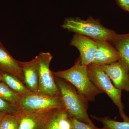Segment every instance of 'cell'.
Instances as JSON below:
<instances>
[{
    "label": "cell",
    "mask_w": 129,
    "mask_h": 129,
    "mask_svg": "<svg viewBox=\"0 0 129 129\" xmlns=\"http://www.w3.org/2000/svg\"><path fill=\"white\" fill-rule=\"evenodd\" d=\"M52 73L55 77L62 79L73 86L89 102L94 101L98 95L103 93L90 80L87 66L81 63L80 57L69 69Z\"/></svg>",
    "instance_id": "obj_1"
},
{
    "label": "cell",
    "mask_w": 129,
    "mask_h": 129,
    "mask_svg": "<svg viewBox=\"0 0 129 129\" xmlns=\"http://www.w3.org/2000/svg\"><path fill=\"white\" fill-rule=\"evenodd\" d=\"M54 77L60 90L63 107L69 116L80 122L93 123L88 113L89 101L70 83L62 79Z\"/></svg>",
    "instance_id": "obj_2"
},
{
    "label": "cell",
    "mask_w": 129,
    "mask_h": 129,
    "mask_svg": "<svg viewBox=\"0 0 129 129\" xmlns=\"http://www.w3.org/2000/svg\"><path fill=\"white\" fill-rule=\"evenodd\" d=\"M61 26L63 28L75 34L94 39L108 41L116 33L114 30L104 27L98 20L91 17L86 20L79 17L67 18Z\"/></svg>",
    "instance_id": "obj_3"
},
{
    "label": "cell",
    "mask_w": 129,
    "mask_h": 129,
    "mask_svg": "<svg viewBox=\"0 0 129 129\" xmlns=\"http://www.w3.org/2000/svg\"><path fill=\"white\" fill-rule=\"evenodd\" d=\"M88 76L90 80L101 90L105 93L117 106L123 121H129V118L124 112L122 103V90L116 88L107 74L99 66L91 63L87 66Z\"/></svg>",
    "instance_id": "obj_4"
},
{
    "label": "cell",
    "mask_w": 129,
    "mask_h": 129,
    "mask_svg": "<svg viewBox=\"0 0 129 129\" xmlns=\"http://www.w3.org/2000/svg\"><path fill=\"white\" fill-rule=\"evenodd\" d=\"M37 57L40 94L51 96H60L59 88L55 81L53 73L50 69L53 56L50 52H42Z\"/></svg>",
    "instance_id": "obj_5"
},
{
    "label": "cell",
    "mask_w": 129,
    "mask_h": 129,
    "mask_svg": "<svg viewBox=\"0 0 129 129\" xmlns=\"http://www.w3.org/2000/svg\"><path fill=\"white\" fill-rule=\"evenodd\" d=\"M18 106L23 111L28 112H39L64 108L61 96L35 93L21 97Z\"/></svg>",
    "instance_id": "obj_6"
},
{
    "label": "cell",
    "mask_w": 129,
    "mask_h": 129,
    "mask_svg": "<svg viewBox=\"0 0 129 129\" xmlns=\"http://www.w3.org/2000/svg\"><path fill=\"white\" fill-rule=\"evenodd\" d=\"M99 66L107 74L116 88L129 92L128 69L127 64L122 58L111 64Z\"/></svg>",
    "instance_id": "obj_7"
},
{
    "label": "cell",
    "mask_w": 129,
    "mask_h": 129,
    "mask_svg": "<svg viewBox=\"0 0 129 129\" xmlns=\"http://www.w3.org/2000/svg\"><path fill=\"white\" fill-rule=\"evenodd\" d=\"M70 45L76 47L79 51L82 64L88 66L93 62L96 48V43L94 39L75 34Z\"/></svg>",
    "instance_id": "obj_8"
},
{
    "label": "cell",
    "mask_w": 129,
    "mask_h": 129,
    "mask_svg": "<svg viewBox=\"0 0 129 129\" xmlns=\"http://www.w3.org/2000/svg\"><path fill=\"white\" fill-rule=\"evenodd\" d=\"M95 40L96 48L94 60L92 63L97 65L111 64L121 58L118 51L108 41Z\"/></svg>",
    "instance_id": "obj_9"
},
{
    "label": "cell",
    "mask_w": 129,
    "mask_h": 129,
    "mask_svg": "<svg viewBox=\"0 0 129 129\" xmlns=\"http://www.w3.org/2000/svg\"><path fill=\"white\" fill-rule=\"evenodd\" d=\"M19 63L23 73L25 86L33 93L40 94L37 56L29 61H19Z\"/></svg>",
    "instance_id": "obj_10"
},
{
    "label": "cell",
    "mask_w": 129,
    "mask_h": 129,
    "mask_svg": "<svg viewBox=\"0 0 129 129\" xmlns=\"http://www.w3.org/2000/svg\"><path fill=\"white\" fill-rule=\"evenodd\" d=\"M0 72L17 77L24 83V77L19 61L12 56L0 41Z\"/></svg>",
    "instance_id": "obj_11"
},
{
    "label": "cell",
    "mask_w": 129,
    "mask_h": 129,
    "mask_svg": "<svg viewBox=\"0 0 129 129\" xmlns=\"http://www.w3.org/2000/svg\"><path fill=\"white\" fill-rule=\"evenodd\" d=\"M53 109L39 112H28L22 110L19 129H41Z\"/></svg>",
    "instance_id": "obj_12"
},
{
    "label": "cell",
    "mask_w": 129,
    "mask_h": 129,
    "mask_svg": "<svg viewBox=\"0 0 129 129\" xmlns=\"http://www.w3.org/2000/svg\"><path fill=\"white\" fill-rule=\"evenodd\" d=\"M109 42L120 53L121 58L127 64L129 72V32L123 34L116 33Z\"/></svg>",
    "instance_id": "obj_13"
},
{
    "label": "cell",
    "mask_w": 129,
    "mask_h": 129,
    "mask_svg": "<svg viewBox=\"0 0 129 129\" xmlns=\"http://www.w3.org/2000/svg\"><path fill=\"white\" fill-rule=\"evenodd\" d=\"M1 73L3 82L6 83L9 88L21 96H25L34 93L29 89L24 83L17 77L6 73Z\"/></svg>",
    "instance_id": "obj_14"
},
{
    "label": "cell",
    "mask_w": 129,
    "mask_h": 129,
    "mask_svg": "<svg viewBox=\"0 0 129 129\" xmlns=\"http://www.w3.org/2000/svg\"><path fill=\"white\" fill-rule=\"evenodd\" d=\"M21 96L14 92L4 82H0V98L13 105L18 106Z\"/></svg>",
    "instance_id": "obj_15"
},
{
    "label": "cell",
    "mask_w": 129,
    "mask_h": 129,
    "mask_svg": "<svg viewBox=\"0 0 129 129\" xmlns=\"http://www.w3.org/2000/svg\"><path fill=\"white\" fill-rule=\"evenodd\" d=\"M93 119L101 122L106 129H129V121L120 122L111 119L108 117H97L91 115Z\"/></svg>",
    "instance_id": "obj_16"
},
{
    "label": "cell",
    "mask_w": 129,
    "mask_h": 129,
    "mask_svg": "<svg viewBox=\"0 0 129 129\" xmlns=\"http://www.w3.org/2000/svg\"><path fill=\"white\" fill-rule=\"evenodd\" d=\"M21 112L16 114H6L0 123V129H19Z\"/></svg>",
    "instance_id": "obj_17"
},
{
    "label": "cell",
    "mask_w": 129,
    "mask_h": 129,
    "mask_svg": "<svg viewBox=\"0 0 129 129\" xmlns=\"http://www.w3.org/2000/svg\"><path fill=\"white\" fill-rule=\"evenodd\" d=\"M71 119L64 108L59 109L57 119L60 129H72Z\"/></svg>",
    "instance_id": "obj_18"
},
{
    "label": "cell",
    "mask_w": 129,
    "mask_h": 129,
    "mask_svg": "<svg viewBox=\"0 0 129 129\" xmlns=\"http://www.w3.org/2000/svg\"><path fill=\"white\" fill-rule=\"evenodd\" d=\"M59 108L51 111L41 129H60L57 119Z\"/></svg>",
    "instance_id": "obj_19"
},
{
    "label": "cell",
    "mask_w": 129,
    "mask_h": 129,
    "mask_svg": "<svg viewBox=\"0 0 129 129\" xmlns=\"http://www.w3.org/2000/svg\"><path fill=\"white\" fill-rule=\"evenodd\" d=\"M22 111L19 106L11 104L0 98V112L8 114H16Z\"/></svg>",
    "instance_id": "obj_20"
},
{
    "label": "cell",
    "mask_w": 129,
    "mask_h": 129,
    "mask_svg": "<svg viewBox=\"0 0 129 129\" xmlns=\"http://www.w3.org/2000/svg\"><path fill=\"white\" fill-rule=\"evenodd\" d=\"M72 129H106L104 127L99 128L94 124H86L80 122L74 118H71Z\"/></svg>",
    "instance_id": "obj_21"
},
{
    "label": "cell",
    "mask_w": 129,
    "mask_h": 129,
    "mask_svg": "<svg viewBox=\"0 0 129 129\" xmlns=\"http://www.w3.org/2000/svg\"><path fill=\"white\" fill-rule=\"evenodd\" d=\"M118 6L125 11L129 12V0H115Z\"/></svg>",
    "instance_id": "obj_22"
},
{
    "label": "cell",
    "mask_w": 129,
    "mask_h": 129,
    "mask_svg": "<svg viewBox=\"0 0 129 129\" xmlns=\"http://www.w3.org/2000/svg\"><path fill=\"white\" fill-rule=\"evenodd\" d=\"M6 114V113H5L0 112V123H1V121L2 120L3 118Z\"/></svg>",
    "instance_id": "obj_23"
},
{
    "label": "cell",
    "mask_w": 129,
    "mask_h": 129,
    "mask_svg": "<svg viewBox=\"0 0 129 129\" xmlns=\"http://www.w3.org/2000/svg\"><path fill=\"white\" fill-rule=\"evenodd\" d=\"M3 76L2 75V74L1 72H0V82L2 81Z\"/></svg>",
    "instance_id": "obj_24"
},
{
    "label": "cell",
    "mask_w": 129,
    "mask_h": 129,
    "mask_svg": "<svg viewBox=\"0 0 129 129\" xmlns=\"http://www.w3.org/2000/svg\"><path fill=\"white\" fill-rule=\"evenodd\" d=\"M128 103H129V97L128 98Z\"/></svg>",
    "instance_id": "obj_25"
}]
</instances>
